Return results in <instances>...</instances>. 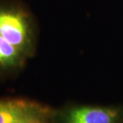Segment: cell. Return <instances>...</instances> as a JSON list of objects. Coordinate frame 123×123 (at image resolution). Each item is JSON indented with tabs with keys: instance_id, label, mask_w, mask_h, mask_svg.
<instances>
[{
	"instance_id": "cell-2",
	"label": "cell",
	"mask_w": 123,
	"mask_h": 123,
	"mask_svg": "<svg viewBox=\"0 0 123 123\" xmlns=\"http://www.w3.org/2000/svg\"><path fill=\"white\" fill-rule=\"evenodd\" d=\"M53 116L49 106L36 101L0 99V123H50Z\"/></svg>"
},
{
	"instance_id": "cell-1",
	"label": "cell",
	"mask_w": 123,
	"mask_h": 123,
	"mask_svg": "<svg viewBox=\"0 0 123 123\" xmlns=\"http://www.w3.org/2000/svg\"><path fill=\"white\" fill-rule=\"evenodd\" d=\"M0 35L27 58L34 56L38 37L37 22L21 0H0Z\"/></svg>"
},
{
	"instance_id": "cell-4",
	"label": "cell",
	"mask_w": 123,
	"mask_h": 123,
	"mask_svg": "<svg viewBox=\"0 0 123 123\" xmlns=\"http://www.w3.org/2000/svg\"><path fill=\"white\" fill-rule=\"evenodd\" d=\"M27 57L0 35V72H10L21 68Z\"/></svg>"
},
{
	"instance_id": "cell-3",
	"label": "cell",
	"mask_w": 123,
	"mask_h": 123,
	"mask_svg": "<svg viewBox=\"0 0 123 123\" xmlns=\"http://www.w3.org/2000/svg\"><path fill=\"white\" fill-rule=\"evenodd\" d=\"M60 123H123V107L73 106L64 111Z\"/></svg>"
}]
</instances>
